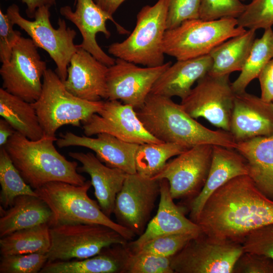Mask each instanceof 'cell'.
Listing matches in <instances>:
<instances>
[{
	"label": "cell",
	"mask_w": 273,
	"mask_h": 273,
	"mask_svg": "<svg viewBox=\"0 0 273 273\" xmlns=\"http://www.w3.org/2000/svg\"><path fill=\"white\" fill-rule=\"evenodd\" d=\"M126 249L123 273H174L171 265V257L131 252Z\"/></svg>",
	"instance_id": "34"
},
{
	"label": "cell",
	"mask_w": 273,
	"mask_h": 273,
	"mask_svg": "<svg viewBox=\"0 0 273 273\" xmlns=\"http://www.w3.org/2000/svg\"><path fill=\"white\" fill-rule=\"evenodd\" d=\"M0 115L14 129L28 139L36 141L44 133L32 103L0 88Z\"/></svg>",
	"instance_id": "29"
},
{
	"label": "cell",
	"mask_w": 273,
	"mask_h": 273,
	"mask_svg": "<svg viewBox=\"0 0 273 273\" xmlns=\"http://www.w3.org/2000/svg\"><path fill=\"white\" fill-rule=\"evenodd\" d=\"M50 234L48 262L89 258L111 246L128 241L114 229L99 224H55L50 226Z\"/></svg>",
	"instance_id": "8"
},
{
	"label": "cell",
	"mask_w": 273,
	"mask_h": 273,
	"mask_svg": "<svg viewBox=\"0 0 273 273\" xmlns=\"http://www.w3.org/2000/svg\"><path fill=\"white\" fill-rule=\"evenodd\" d=\"M76 9L73 12L69 6L62 7L61 14L72 22L79 29L82 40L76 45L92 54L97 60L110 66L115 63V59L106 54L99 46L96 40L98 33H103L107 38L111 36L106 27V21H112L121 34L129 32L118 24L112 16L103 11L94 0H75Z\"/></svg>",
	"instance_id": "17"
},
{
	"label": "cell",
	"mask_w": 273,
	"mask_h": 273,
	"mask_svg": "<svg viewBox=\"0 0 273 273\" xmlns=\"http://www.w3.org/2000/svg\"><path fill=\"white\" fill-rule=\"evenodd\" d=\"M187 149L179 145L166 142L139 145L135 156L136 173L145 177L153 178L170 158Z\"/></svg>",
	"instance_id": "32"
},
{
	"label": "cell",
	"mask_w": 273,
	"mask_h": 273,
	"mask_svg": "<svg viewBox=\"0 0 273 273\" xmlns=\"http://www.w3.org/2000/svg\"><path fill=\"white\" fill-rule=\"evenodd\" d=\"M168 2L158 0L153 6L143 7L137 14L132 32L123 41L110 44L108 53L116 58L147 67L163 65Z\"/></svg>",
	"instance_id": "6"
},
{
	"label": "cell",
	"mask_w": 273,
	"mask_h": 273,
	"mask_svg": "<svg viewBox=\"0 0 273 273\" xmlns=\"http://www.w3.org/2000/svg\"><path fill=\"white\" fill-rule=\"evenodd\" d=\"M242 245L244 252L264 255L273 259V223L249 233Z\"/></svg>",
	"instance_id": "40"
},
{
	"label": "cell",
	"mask_w": 273,
	"mask_h": 273,
	"mask_svg": "<svg viewBox=\"0 0 273 273\" xmlns=\"http://www.w3.org/2000/svg\"><path fill=\"white\" fill-rule=\"evenodd\" d=\"M245 7L241 0H201L199 18L204 20L237 19Z\"/></svg>",
	"instance_id": "38"
},
{
	"label": "cell",
	"mask_w": 273,
	"mask_h": 273,
	"mask_svg": "<svg viewBox=\"0 0 273 273\" xmlns=\"http://www.w3.org/2000/svg\"><path fill=\"white\" fill-rule=\"evenodd\" d=\"M0 184L1 206L5 209L13 205L18 196H38L34 190L22 178L4 147H1L0 149Z\"/></svg>",
	"instance_id": "33"
},
{
	"label": "cell",
	"mask_w": 273,
	"mask_h": 273,
	"mask_svg": "<svg viewBox=\"0 0 273 273\" xmlns=\"http://www.w3.org/2000/svg\"><path fill=\"white\" fill-rule=\"evenodd\" d=\"M55 136L44 135L32 141L17 131L9 139L6 151L25 181L33 190L52 181L82 185L85 178L77 171L78 163L67 160L55 148Z\"/></svg>",
	"instance_id": "3"
},
{
	"label": "cell",
	"mask_w": 273,
	"mask_h": 273,
	"mask_svg": "<svg viewBox=\"0 0 273 273\" xmlns=\"http://www.w3.org/2000/svg\"><path fill=\"white\" fill-rule=\"evenodd\" d=\"M82 124L84 135L87 136L107 133L138 145L162 142L146 130L132 106L119 100H106L101 111Z\"/></svg>",
	"instance_id": "16"
},
{
	"label": "cell",
	"mask_w": 273,
	"mask_h": 273,
	"mask_svg": "<svg viewBox=\"0 0 273 273\" xmlns=\"http://www.w3.org/2000/svg\"><path fill=\"white\" fill-rule=\"evenodd\" d=\"M48 260L47 254L40 253L1 256L0 273H39Z\"/></svg>",
	"instance_id": "36"
},
{
	"label": "cell",
	"mask_w": 273,
	"mask_h": 273,
	"mask_svg": "<svg viewBox=\"0 0 273 273\" xmlns=\"http://www.w3.org/2000/svg\"><path fill=\"white\" fill-rule=\"evenodd\" d=\"M259 38H255L250 52L238 78L232 83L235 94L246 92L249 84L258 78L266 65L273 59V30L264 29Z\"/></svg>",
	"instance_id": "31"
},
{
	"label": "cell",
	"mask_w": 273,
	"mask_h": 273,
	"mask_svg": "<svg viewBox=\"0 0 273 273\" xmlns=\"http://www.w3.org/2000/svg\"><path fill=\"white\" fill-rule=\"evenodd\" d=\"M229 76L207 74L198 80L180 104L193 118H204L213 125L230 131L235 94Z\"/></svg>",
	"instance_id": "11"
},
{
	"label": "cell",
	"mask_w": 273,
	"mask_h": 273,
	"mask_svg": "<svg viewBox=\"0 0 273 273\" xmlns=\"http://www.w3.org/2000/svg\"><path fill=\"white\" fill-rule=\"evenodd\" d=\"M261 87V98L273 102V59L264 67L258 77Z\"/></svg>",
	"instance_id": "43"
},
{
	"label": "cell",
	"mask_w": 273,
	"mask_h": 273,
	"mask_svg": "<svg viewBox=\"0 0 273 273\" xmlns=\"http://www.w3.org/2000/svg\"><path fill=\"white\" fill-rule=\"evenodd\" d=\"M16 131L4 119H0V146L3 147Z\"/></svg>",
	"instance_id": "46"
},
{
	"label": "cell",
	"mask_w": 273,
	"mask_h": 273,
	"mask_svg": "<svg viewBox=\"0 0 273 273\" xmlns=\"http://www.w3.org/2000/svg\"><path fill=\"white\" fill-rule=\"evenodd\" d=\"M235 149L246 159L256 187L273 200V134L238 142Z\"/></svg>",
	"instance_id": "26"
},
{
	"label": "cell",
	"mask_w": 273,
	"mask_h": 273,
	"mask_svg": "<svg viewBox=\"0 0 273 273\" xmlns=\"http://www.w3.org/2000/svg\"><path fill=\"white\" fill-rule=\"evenodd\" d=\"M195 222L213 240L242 244L252 231L273 223V200L248 175L238 176L211 195Z\"/></svg>",
	"instance_id": "1"
},
{
	"label": "cell",
	"mask_w": 273,
	"mask_h": 273,
	"mask_svg": "<svg viewBox=\"0 0 273 273\" xmlns=\"http://www.w3.org/2000/svg\"><path fill=\"white\" fill-rule=\"evenodd\" d=\"M14 23L7 14L0 10V61L9 62L15 46L22 37L21 33L13 29Z\"/></svg>",
	"instance_id": "42"
},
{
	"label": "cell",
	"mask_w": 273,
	"mask_h": 273,
	"mask_svg": "<svg viewBox=\"0 0 273 273\" xmlns=\"http://www.w3.org/2000/svg\"><path fill=\"white\" fill-rule=\"evenodd\" d=\"M8 1V0H6ZM26 4L27 9L26 13L29 18H33L34 17L36 10L42 6L50 7L55 4L56 0H20Z\"/></svg>",
	"instance_id": "44"
},
{
	"label": "cell",
	"mask_w": 273,
	"mask_h": 273,
	"mask_svg": "<svg viewBox=\"0 0 273 273\" xmlns=\"http://www.w3.org/2000/svg\"><path fill=\"white\" fill-rule=\"evenodd\" d=\"M103 11L112 16L125 0H94Z\"/></svg>",
	"instance_id": "45"
},
{
	"label": "cell",
	"mask_w": 273,
	"mask_h": 273,
	"mask_svg": "<svg viewBox=\"0 0 273 273\" xmlns=\"http://www.w3.org/2000/svg\"><path fill=\"white\" fill-rule=\"evenodd\" d=\"M242 244L213 240L202 232L171 257L174 273H232Z\"/></svg>",
	"instance_id": "10"
},
{
	"label": "cell",
	"mask_w": 273,
	"mask_h": 273,
	"mask_svg": "<svg viewBox=\"0 0 273 273\" xmlns=\"http://www.w3.org/2000/svg\"><path fill=\"white\" fill-rule=\"evenodd\" d=\"M256 31L246 30L214 48L209 54L212 65L208 74L218 76L241 71L255 39Z\"/></svg>",
	"instance_id": "28"
},
{
	"label": "cell",
	"mask_w": 273,
	"mask_h": 273,
	"mask_svg": "<svg viewBox=\"0 0 273 273\" xmlns=\"http://www.w3.org/2000/svg\"><path fill=\"white\" fill-rule=\"evenodd\" d=\"M125 245L111 246L83 259L48 262L39 273H123Z\"/></svg>",
	"instance_id": "27"
},
{
	"label": "cell",
	"mask_w": 273,
	"mask_h": 273,
	"mask_svg": "<svg viewBox=\"0 0 273 273\" xmlns=\"http://www.w3.org/2000/svg\"><path fill=\"white\" fill-rule=\"evenodd\" d=\"M172 64L171 61L156 67H141L125 60L116 58L108 67L107 75V99L119 100L141 108L160 75Z\"/></svg>",
	"instance_id": "15"
},
{
	"label": "cell",
	"mask_w": 273,
	"mask_h": 273,
	"mask_svg": "<svg viewBox=\"0 0 273 273\" xmlns=\"http://www.w3.org/2000/svg\"><path fill=\"white\" fill-rule=\"evenodd\" d=\"M108 69V66L77 47L71 58L67 77L63 83L69 93L81 99L93 102L107 100Z\"/></svg>",
	"instance_id": "20"
},
{
	"label": "cell",
	"mask_w": 273,
	"mask_h": 273,
	"mask_svg": "<svg viewBox=\"0 0 273 273\" xmlns=\"http://www.w3.org/2000/svg\"><path fill=\"white\" fill-rule=\"evenodd\" d=\"M230 132L237 143L272 135V102L246 92L235 94Z\"/></svg>",
	"instance_id": "18"
},
{
	"label": "cell",
	"mask_w": 273,
	"mask_h": 273,
	"mask_svg": "<svg viewBox=\"0 0 273 273\" xmlns=\"http://www.w3.org/2000/svg\"><path fill=\"white\" fill-rule=\"evenodd\" d=\"M212 65V60L209 54L177 60L160 75L150 93L183 99L190 93L193 85L208 74Z\"/></svg>",
	"instance_id": "24"
},
{
	"label": "cell",
	"mask_w": 273,
	"mask_h": 273,
	"mask_svg": "<svg viewBox=\"0 0 273 273\" xmlns=\"http://www.w3.org/2000/svg\"><path fill=\"white\" fill-rule=\"evenodd\" d=\"M91 186L89 180L80 186L52 181L34 191L53 212L52 225L66 223L102 224L114 229L127 241L132 240L135 235L113 221L103 212L99 203L88 196L87 192Z\"/></svg>",
	"instance_id": "4"
},
{
	"label": "cell",
	"mask_w": 273,
	"mask_h": 273,
	"mask_svg": "<svg viewBox=\"0 0 273 273\" xmlns=\"http://www.w3.org/2000/svg\"><path fill=\"white\" fill-rule=\"evenodd\" d=\"M246 30L239 26L237 19L233 18L188 20L175 28L166 30L163 51L177 60L197 58L209 54L223 41Z\"/></svg>",
	"instance_id": "7"
},
{
	"label": "cell",
	"mask_w": 273,
	"mask_h": 273,
	"mask_svg": "<svg viewBox=\"0 0 273 273\" xmlns=\"http://www.w3.org/2000/svg\"><path fill=\"white\" fill-rule=\"evenodd\" d=\"M136 112L146 130L162 142L187 149L201 145L234 149L237 147V143L230 131L214 130L203 126L171 98L150 93Z\"/></svg>",
	"instance_id": "2"
},
{
	"label": "cell",
	"mask_w": 273,
	"mask_h": 273,
	"mask_svg": "<svg viewBox=\"0 0 273 273\" xmlns=\"http://www.w3.org/2000/svg\"><path fill=\"white\" fill-rule=\"evenodd\" d=\"M104 102L88 101L74 96L66 89L56 72L47 69L42 78L41 94L32 105L44 135L55 136L62 126H80L82 122L101 111Z\"/></svg>",
	"instance_id": "5"
},
{
	"label": "cell",
	"mask_w": 273,
	"mask_h": 273,
	"mask_svg": "<svg viewBox=\"0 0 273 273\" xmlns=\"http://www.w3.org/2000/svg\"><path fill=\"white\" fill-rule=\"evenodd\" d=\"M241 1L242 2V1H246V0H241Z\"/></svg>",
	"instance_id": "47"
},
{
	"label": "cell",
	"mask_w": 273,
	"mask_h": 273,
	"mask_svg": "<svg viewBox=\"0 0 273 273\" xmlns=\"http://www.w3.org/2000/svg\"><path fill=\"white\" fill-rule=\"evenodd\" d=\"M160 186L156 214L149 221L142 235L125 244L127 249L131 252L137 251L146 243L160 236L179 233L198 235L202 232L199 225L186 217L180 207L174 203L167 180L160 179Z\"/></svg>",
	"instance_id": "19"
},
{
	"label": "cell",
	"mask_w": 273,
	"mask_h": 273,
	"mask_svg": "<svg viewBox=\"0 0 273 273\" xmlns=\"http://www.w3.org/2000/svg\"><path fill=\"white\" fill-rule=\"evenodd\" d=\"M245 29H266L273 25V0H251L237 19Z\"/></svg>",
	"instance_id": "35"
},
{
	"label": "cell",
	"mask_w": 273,
	"mask_h": 273,
	"mask_svg": "<svg viewBox=\"0 0 273 273\" xmlns=\"http://www.w3.org/2000/svg\"><path fill=\"white\" fill-rule=\"evenodd\" d=\"M201 0H169L166 28L178 26L185 21L198 19Z\"/></svg>",
	"instance_id": "39"
},
{
	"label": "cell",
	"mask_w": 273,
	"mask_h": 273,
	"mask_svg": "<svg viewBox=\"0 0 273 273\" xmlns=\"http://www.w3.org/2000/svg\"><path fill=\"white\" fill-rule=\"evenodd\" d=\"M68 154L81 163L77 167L78 172L90 176L98 203L103 212L110 217L127 173L120 169L107 166L91 152H70Z\"/></svg>",
	"instance_id": "23"
},
{
	"label": "cell",
	"mask_w": 273,
	"mask_h": 273,
	"mask_svg": "<svg viewBox=\"0 0 273 273\" xmlns=\"http://www.w3.org/2000/svg\"><path fill=\"white\" fill-rule=\"evenodd\" d=\"M50 7L42 6L35 13L34 20L29 21L21 16L16 4L10 6L6 14L15 25H17L30 37L35 45L46 51L57 66L56 73L64 82L72 55L77 49L74 43L76 32L67 27L64 19H58V27L51 24Z\"/></svg>",
	"instance_id": "9"
},
{
	"label": "cell",
	"mask_w": 273,
	"mask_h": 273,
	"mask_svg": "<svg viewBox=\"0 0 273 273\" xmlns=\"http://www.w3.org/2000/svg\"><path fill=\"white\" fill-rule=\"evenodd\" d=\"M160 189V180L136 172L127 173L115 200L113 214L116 222L135 236L142 235L150 220Z\"/></svg>",
	"instance_id": "14"
},
{
	"label": "cell",
	"mask_w": 273,
	"mask_h": 273,
	"mask_svg": "<svg viewBox=\"0 0 273 273\" xmlns=\"http://www.w3.org/2000/svg\"><path fill=\"white\" fill-rule=\"evenodd\" d=\"M0 237L16 231L42 224L51 226L54 214L48 204L38 196L21 195L5 209L1 206Z\"/></svg>",
	"instance_id": "25"
},
{
	"label": "cell",
	"mask_w": 273,
	"mask_h": 273,
	"mask_svg": "<svg viewBox=\"0 0 273 273\" xmlns=\"http://www.w3.org/2000/svg\"><path fill=\"white\" fill-rule=\"evenodd\" d=\"M248 173L247 161L236 149L213 145L212 161L206 183L199 194L188 202L190 218L195 222L214 192L233 178Z\"/></svg>",
	"instance_id": "22"
},
{
	"label": "cell",
	"mask_w": 273,
	"mask_h": 273,
	"mask_svg": "<svg viewBox=\"0 0 273 273\" xmlns=\"http://www.w3.org/2000/svg\"><path fill=\"white\" fill-rule=\"evenodd\" d=\"M96 135L93 138L66 132L60 134L56 144L60 148L78 146L89 149L107 166L120 169L127 174L136 172L135 156L139 145L124 142L107 133Z\"/></svg>",
	"instance_id": "21"
},
{
	"label": "cell",
	"mask_w": 273,
	"mask_h": 273,
	"mask_svg": "<svg viewBox=\"0 0 273 273\" xmlns=\"http://www.w3.org/2000/svg\"><path fill=\"white\" fill-rule=\"evenodd\" d=\"M197 235L179 233L160 236L149 241L135 252L171 257L178 252L190 240Z\"/></svg>",
	"instance_id": "37"
},
{
	"label": "cell",
	"mask_w": 273,
	"mask_h": 273,
	"mask_svg": "<svg viewBox=\"0 0 273 273\" xmlns=\"http://www.w3.org/2000/svg\"><path fill=\"white\" fill-rule=\"evenodd\" d=\"M232 273H273V259L264 255L243 252Z\"/></svg>",
	"instance_id": "41"
},
{
	"label": "cell",
	"mask_w": 273,
	"mask_h": 273,
	"mask_svg": "<svg viewBox=\"0 0 273 273\" xmlns=\"http://www.w3.org/2000/svg\"><path fill=\"white\" fill-rule=\"evenodd\" d=\"M31 38L22 36L13 48L9 63L2 64L3 88L24 101L34 103L39 97L41 78L47 69Z\"/></svg>",
	"instance_id": "12"
},
{
	"label": "cell",
	"mask_w": 273,
	"mask_h": 273,
	"mask_svg": "<svg viewBox=\"0 0 273 273\" xmlns=\"http://www.w3.org/2000/svg\"><path fill=\"white\" fill-rule=\"evenodd\" d=\"M50 226L48 224H42L1 238V256L33 253L47 254L51 246Z\"/></svg>",
	"instance_id": "30"
},
{
	"label": "cell",
	"mask_w": 273,
	"mask_h": 273,
	"mask_svg": "<svg viewBox=\"0 0 273 273\" xmlns=\"http://www.w3.org/2000/svg\"><path fill=\"white\" fill-rule=\"evenodd\" d=\"M213 145H201L188 149L165 164L152 178L166 179L173 200L188 202L201 192L210 170Z\"/></svg>",
	"instance_id": "13"
}]
</instances>
